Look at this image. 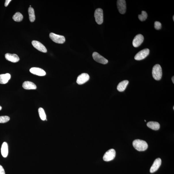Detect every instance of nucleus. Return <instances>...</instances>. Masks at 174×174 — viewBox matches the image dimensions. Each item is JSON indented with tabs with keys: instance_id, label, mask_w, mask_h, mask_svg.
Returning <instances> with one entry per match:
<instances>
[{
	"instance_id": "f257e3e1",
	"label": "nucleus",
	"mask_w": 174,
	"mask_h": 174,
	"mask_svg": "<svg viewBox=\"0 0 174 174\" xmlns=\"http://www.w3.org/2000/svg\"><path fill=\"white\" fill-rule=\"evenodd\" d=\"M133 145L135 149L139 151L146 150L148 148V144L145 141L136 139L133 142Z\"/></svg>"
},
{
	"instance_id": "f03ea898",
	"label": "nucleus",
	"mask_w": 174,
	"mask_h": 174,
	"mask_svg": "<svg viewBox=\"0 0 174 174\" xmlns=\"http://www.w3.org/2000/svg\"><path fill=\"white\" fill-rule=\"evenodd\" d=\"M152 75L154 79L159 80L162 76V70L161 66L159 64L154 65L152 69Z\"/></svg>"
},
{
	"instance_id": "7ed1b4c3",
	"label": "nucleus",
	"mask_w": 174,
	"mask_h": 174,
	"mask_svg": "<svg viewBox=\"0 0 174 174\" xmlns=\"http://www.w3.org/2000/svg\"><path fill=\"white\" fill-rule=\"evenodd\" d=\"M49 37L53 41L58 44H63L66 41L65 37L64 36L53 33L50 34Z\"/></svg>"
},
{
	"instance_id": "20e7f679",
	"label": "nucleus",
	"mask_w": 174,
	"mask_h": 174,
	"mask_svg": "<svg viewBox=\"0 0 174 174\" xmlns=\"http://www.w3.org/2000/svg\"><path fill=\"white\" fill-rule=\"evenodd\" d=\"M94 16L96 23L99 25L102 24L103 22V10L100 8L96 9L94 13Z\"/></svg>"
},
{
	"instance_id": "39448f33",
	"label": "nucleus",
	"mask_w": 174,
	"mask_h": 174,
	"mask_svg": "<svg viewBox=\"0 0 174 174\" xmlns=\"http://www.w3.org/2000/svg\"><path fill=\"white\" fill-rule=\"evenodd\" d=\"M116 152L114 149H112L107 151L104 154L103 159L104 161L108 162L113 160L116 156Z\"/></svg>"
},
{
	"instance_id": "423d86ee",
	"label": "nucleus",
	"mask_w": 174,
	"mask_h": 174,
	"mask_svg": "<svg viewBox=\"0 0 174 174\" xmlns=\"http://www.w3.org/2000/svg\"><path fill=\"white\" fill-rule=\"evenodd\" d=\"M150 50L148 49H146L140 51L136 54L135 57L136 60H141L144 59L149 55Z\"/></svg>"
},
{
	"instance_id": "0eeeda50",
	"label": "nucleus",
	"mask_w": 174,
	"mask_h": 174,
	"mask_svg": "<svg viewBox=\"0 0 174 174\" xmlns=\"http://www.w3.org/2000/svg\"><path fill=\"white\" fill-rule=\"evenodd\" d=\"M118 9L120 14H125L127 9V4L125 0H118L117 2Z\"/></svg>"
},
{
	"instance_id": "6e6552de",
	"label": "nucleus",
	"mask_w": 174,
	"mask_h": 174,
	"mask_svg": "<svg viewBox=\"0 0 174 174\" xmlns=\"http://www.w3.org/2000/svg\"><path fill=\"white\" fill-rule=\"evenodd\" d=\"M92 56L93 60L98 63L103 64H106L108 63V60L97 52H93Z\"/></svg>"
},
{
	"instance_id": "1a4fd4ad",
	"label": "nucleus",
	"mask_w": 174,
	"mask_h": 174,
	"mask_svg": "<svg viewBox=\"0 0 174 174\" xmlns=\"http://www.w3.org/2000/svg\"><path fill=\"white\" fill-rule=\"evenodd\" d=\"M144 40V37L142 35L139 34L137 35L134 38L133 41V46L137 47L140 46Z\"/></svg>"
},
{
	"instance_id": "9d476101",
	"label": "nucleus",
	"mask_w": 174,
	"mask_h": 174,
	"mask_svg": "<svg viewBox=\"0 0 174 174\" xmlns=\"http://www.w3.org/2000/svg\"><path fill=\"white\" fill-rule=\"evenodd\" d=\"M89 78V76L87 74L82 73L77 77V83L79 85H82L88 81Z\"/></svg>"
},
{
	"instance_id": "9b49d317",
	"label": "nucleus",
	"mask_w": 174,
	"mask_h": 174,
	"mask_svg": "<svg viewBox=\"0 0 174 174\" xmlns=\"http://www.w3.org/2000/svg\"><path fill=\"white\" fill-rule=\"evenodd\" d=\"M33 46L39 51L43 53H46L47 51L46 47L41 42L36 41H33L32 42Z\"/></svg>"
},
{
	"instance_id": "f8f14e48",
	"label": "nucleus",
	"mask_w": 174,
	"mask_h": 174,
	"mask_svg": "<svg viewBox=\"0 0 174 174\" xmlns=\"http://www.w3.org/2000/svg\"><path fill=\"white\" fill-rule=\"evenodd\" d=\"M162 160L160 158H158L155 160L153 165L152 166L150 169L151 173H154L156 172L160 167L161 165Z\"/></svg>"
},
{
	"instance_id": "ddd939ff",
	"label": "nucleus",
	"mask_w": 174,
	"mask_h": 174,
	"mask_svg": "<svg viewBox=\"0 0 174 174\" xmlns=\"http://www.w3.org/2000/svg\"><path fill=\"white\" fill-rule=\"evenodd\" d=\"M29 71L31 73L37 76H43L46 75V72L43 69L38 68H31Z\"/></svg>"
},
{
	"instance_id": "4468645a",
	"label": "nucleus",
	"mask_w": 174,
	"mask_h": 174,
	"mask_svg": "<svg viewBox=\"0 0 174 174\" xmlns=\"http://www.w3.org/2000/svg\"><path fill=\"white\" fill-rule=\"evenodd\" d=\"M5 57L7 60L13 63L17 62L20 60L18 56L16 54L7 53L5 55Z\"/></svg>"
},
{
	"instance_id": "2eb2a0df",
	"label": "nucleus",
	"mask_w": 174,
	"mask_h": 174,
	"mask_svg": "<svg viewBox=\"0 0 174 174\" xmlns=\"http://www.w3.org/2000/svg\"><path fill=\"white\" fill-rule=\"evenodd\" d=\"M22 87L24 89L26 90L36 89L37 86L33 83L30 81H26L23 83Z\"/></svg>"
},
{
	"instance_id": "dca6fc26",
	"label": "nucleus",
	"mask_w": 174,
	"mask_h": 174,
	"mask_svg": "<svg viewBox=\"0 0 174 174\" xmlns=\"http://www.w3.org/2000/svg\"><path fill=\"white\" fill-rule=\"evenodd\" d=\"M11 78L10 74L9 73L0 74V84L7 83Z\"/></svg>"
},
{
	"instance_id": "f3484780",
	"label": "nucleus",
	"mask_w": 174,
	"mask_h": 174,
	"mask_svg": "<svg viewBox=\"0 0 174 174\" xmlns=\"http://www.w3.org/2000/svg\"><path fill=\"white\" fill-rule=\"evenodd\" d=\"M128 83L129 81L127 80L120 82L117 87V90L120 92L124 91L126 88Z\"/></svg>"
},
{
	"instance_id": "a211bd4d",
	"label": "nucleus",
	"mask_w": 174,
	"mask_h": 174,
	"mask_svg": "<svg viewBox=\"0 0 174 174\" xmlns=\"http://www.w3.org/2000/svg\"><path fill=\"white\" fill-rule=\"evenodd\" d=\"M1 150L2 156L4 158L7 157L8 154V146L6 142L2 144Z\"/></svg>"
},
{
	"instance_id": "6ab92c4d",
	"label": "nucleus",
	"mask_w": 174,
	"mask_h": 174,
	"mask_svg": "<svg viewBox=\"0 0 174 174\" xmlns=\"http://www.w3.org/2000/svg\"><path fill=\"white\" fill-rule=\"evenodd\" d=\"M147 125L149 128L154 130H158L160 128V124L156 122H149L147 123Z\"/></svg>"
},
{
	"instance_id": "aec40b11",
	"label": "nucleus",
	"mask_w": 174,
	"mask_h": 174,
	"mask_svg": "<svg viewBox=\"0 0 174 174\" xmlns=\"http://www.w3.org/2000/svg\"><path fill=\"white\" fill-rule=\"evenodd\" d=\"M28 13L29 20L31 22H34L35 20V16L34 9L32 7H30L29 8Z\"/></svg>"
},
{
	"instance_id": "412c9836",
	"label": "nucleus",
	"mask_w": 174,
	"mask_h": 174,
	"mask_svg": "<svg viewBox=\"0 0 174 174\" xmlns=\"http://www.w3.org/2000/svg\"><path fill=\"white\" fill-rule=\"evenodd\" d=\"M12 18L15 21L20 22L22 20L23 17V15L20 13L17 12L13 16Z\"/></svg>"
},
{
	"instance_id": "4be33fe9",
	"label": "nucleus",
	"mask_w": 174,
	"mask_h": 174,
	"mask_svg": "<svg viewBox=\"0 0 174 174\" xmlns=\"http://www.w3.org/2000/svg\"><path fill=\"white\" fill-rule=\"evenodd\" d=\"M38 112L39 116L41 119L43 121L46 120V115L45 114L44 109L41 108H40L39 109Z\"/></svg>"
},
{
	"instance_id": "5701e85b",
	"label": "nucleus",
	"mask_w": 174,
	"mask_h": 174,
	"mask_svg": "<svg viewBox=\"0 0 174 174\" xmlns=\"http://www.w3.org/2000/svg\"><path fill=\"white\" fill-rule=\"evenodd\" d=\"M148 15L146 12L144 11L142 12V14L138 15L139 20L141 21H143L146 20L148 18Z\"/></svg>"
},
{
	"instance_id": "b1692460",
	"label": "nucleus",
	"mask_w": 174,
	"mask_h": 174,
	"mask_svg": "<svg viewBox=\"0 0 174 174\" xmlns=\"http://www.w3.org/2000/svg\"><path fill=\"white\" fill-rule=\"evenodd\" d=\"M10 120V117L7 116H0V123H7Z\"/></svg>"
},
{
	"instance_id": "393cba45",
	"label": "nucleus",
	"mask_w": 174,
	"mask_h": 174,
	"mask_svg": "<svg viewBox=\"0 0 174 174\" xmlns=\"http://www.w3.org/2000/svg\"><path fill=\"white\" fill-rule=\"evenodd\" d=\"M162 28L161 24L158 21H156L154 23V28L156 30H158Z\"/></svg>"
},
{
	"instance_id": "a878e982",
	"label": "nucleus",
	"mask_w": 174,
	"mask_h": 174,
	"mask_svg": "<svg viewBox=\"0 0 174 174\" xmlns=\"http://www.w3.org/2000/svg\"><path fill=\"white\" fill-rule=\"evenodd\" d=\"M0 174H5L4 168L1 165H0Z\"/></svg>"
},
{
	"instance_id": "bb28decb",
	"label": "nucleus",
	"mask_w": 174,
	"mask_h": 174,
	"mask_svg": "<svg viewBox=\"0 0 174 174\" xmlns=\"http://www.w3.org/2000/svg\"><path fill=\"white\" fill-rule=\"evenodd\" d=\"M11 1V0H7V1H6L5 3V6L6 7H7Z\"/></svg>"
},
{
	"instance_id": "cd10ccee",
	"label": "nucleus",
	"mask_w": 174,
	"mask_h": 174,
	"mask_svg": "<svg viewBox=\"0 0 174 174\" xmlns=\"http://www.w3.org/2000/svg\"><path fill=\"white\" fill-rule=\"evenodd\" d=\"M172 82H173V83L174 84V76H173L172 77Z\"/></svg>"
},
{
	"instance_id": "c85d7f7f",
	"label": "nucleus",
	"mask_w": 174,
	"mask_h": 174,
	"mask_svg": "<svg viewBox=\"0 0 174 174\" xmlns=\"http://www.w3.org/2000/svg\"><path fill=\"white\" fill-rule=\"evenodd\" d=\"M1 109H2V107L1 106H0V111H1Z\"/></svg>"
},
{
	"instance_id": "c756f323",
	"label": "nucleus",
	"mask_w": 174,
	"mask_h": 174,
	"mask_svg": "<svg viewBox=\"0 0 174 174\" xmlns=\"http://www.w3.org/2000/svg\"><path fill=\"white\" fill-rule=\"evenodd\" d=\"M173 21H174V15L173 16Z\"/></svg>"
},
{
	"instance_id": "7c9ffc66",
	"label": "nucleus",
	"mask_w": 174,
	"mask_h": 174,
	"mask_svg": "<svg viewBox=\"0 0 174 174\" xmlns=\"http://www.w3.org/2000/svg\"><path fill=\"white\" fill-rule=\"evenodd\" d=\"M173 109L174 110V106L173 107Z\"/></svg>"
},
{
	"instance_id": "2f4dec72",
	"label": "nucleus",
	"mask_w": 174,
	"mask_h": 174,
	"mask_svg": "<svg viewBox=\"0 0 174 174\" xmlns=\"http://www.w3.org/2000/svg\"><path fill=\"white\" fill-rule=\"evenodd\" d=\"M144 121H145V122H146V120H144Z\"/></svg>"
}]
</instances>
